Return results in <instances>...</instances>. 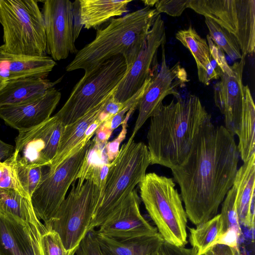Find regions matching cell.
<instances>
[{
	"instance_id": "1",
	"label": "cell",
	"mask_w": 255,
	"mask_h": 255,
	"mask_svg": "<svg viewBox=\"0 0 255 255\" xmlns=\"http://www.w3.org/2000/svg\"><path fill=\"white\" fill-rule=\"evenodd\" d=\"M239 158L234 136L211 120L201 129L185 160L171 169L187 217L194 225L217 215L233 185Z\"/></svg>"
},
{
	"instance_id": "2",
	"label": "cell",
	"mask_w": 255,
	"mask_h": 255,
	"mask_svg": "<svg viewBox=\"0 0 255 255\" xmlns=\"http://www.w3.org/2000/svg\"><path fill=\"white\" fill-rule=\"evenodd\" d=\"M211 120V115L195 95L162 104L150 118L147 146L150 164L171 169L180 165L203 126Z\"/></svg>"
},
{
	"instance_id": "3",
	"label": "cell",
	"mask_w": 255,
	"mask_h": 255,
	"mask_svg": "<svg viewBox=\"0 0 255 255\" xmlns=\"http://www.w3.org/2000/svg\"><path fill=\"white\" fill-rule=\"evenodd\" d=\"M158 14L155 8L145 6L112 19L106 27L97 29L93 41L77 51L66 70L83 69L88 72L119 55L124 57L129 70Z\"/></svg>"
},
{
	"instance_id": "4",
	"label": "cell",
	"mask_w": 255,
	"mask_h": 255,
	"mask_svg": "<svg viewBox=\"0 0 255 255\" xmlns=\"http://www.w3.org/2000/svg\"><path fill=\"white\" fill-rule=\"evenodd\" d=\"M138 185L141 199L164 241L184 247L187 217L173 179L148 173Z\"/></svg>"
},
{
	"instance_id": "5",
	"label": "cell",
	"mask_w": 255,
	"mask_h": 255,
	"mask_svg": "<svg viewBox=\"0 0 255 255\" xmlns=\"http://www.w3.org/2000/svg\"><path fill=\"white\" fill-rule=\"evenodd\" d=\"M0 23L5 52L25 57L45 55V25L37 0H0Z\"/></svg>"
},
{
	"instance_id": "6",
	"label": "cell",
	"mask_w": 255,
	"mask_h": 255,
	"mask_svg": "<svg viewBox=\"0 0 255 255\" xmlns=\"http://www.w3.org/2000/svg\"><path fill=\"white\" fill-rule=\"evenodd\" d=\"M149 164L147 145L129 137L122 145L116 158L110 162L103 195L94 213L90 230L99 227L134 189L145 176Z\"/></svg>"
},
{
	"instance_id": "7",
	"label": "cell",
	"mask_w": 255,
	"mask_h": 255,
	"mask_svg": "<svg viewBox=\"0 0 255 255\" xmlns=\"http://www.w3.org/2000/svg\"><path fill=\"white\" fill-rule=\"evenodd\" d=\"M128 71L124 57L119 55L85 73L55 115L64 126L74 122L113 94Z\"/></svg>"
},
{
	"instance_id": "8",
	"label": "cell",
	"mask_w": 255,
	"mask_h": 255,
	"mask_svg": "<svg viewBox=\"0 0 255 255\" xmlns=\"http://www.w3.org/2000/svg\"><path fill=\"white\" fill-rule=\"evenodd\" d=\"M101 190L91 180L80 186L72 184L71 190L52 220L44 225L59 236L66 250L77 248L90 230L93 216L100 200Z\"/></svg>"
},
{
	"instance_id": "9",
	"label": "cell",
	"mask_w": 255,
	"mask_h": 255,
	"mask_svg": "<svg viewBox=\"0 0 255 255\" xmlns=\"http://www.w3.org/2000/svg\"><path fill=\"white\" fill-rule=\"evenodd\" d=\"M90 140L83 147L74 152L57 167L48 169L31 197L37 218L48 224L54 217L58 209L66 198L70 185L77 180L85 157L92 146Z\"/></svg>"
},
{
	"instance_id": "10",
	"label": "cell",
	"mask_w": 255,
	"mask_h": 255,
	"mask_svg": "<svg viewBox=\"0 0 255 255\" xmlns=\"http://www.w3.org/2000/svg\"><path fill=\"white\" fill-rule=\"evenodd\" d=\"M166 42L164 23L158 14L150 28L136 59L113 93L114 99L125 103L146 84L150 82L158 71L157 52Z\"/></svg>"
},
{
	"instance_id": "11",
	"label": "cell",
	"mask_w": 255,
	"mask_h": 255,
	"mask_svg": "<svg viewBox=\"0 0 255 255\" xmlns=\"http://www.w3.org/2000/svg\"><path fill=\"white\" fill-rule=\"evenodd\" d=\"M63 127L54 115L38 126L19 132L12 156L26 165L49 167L56 155Z\"/></svg>"
},
{
	"instance_id": "12",
	"label": "cell",
	"mask_w": 255,
	"mask_h": 255,
	"mask_svg": "<svg viewBox=\"0 0 255 255\" xmlns=\"http://www.w3.org/2000/svg\"><path fill=\"white\" fill-rule=\"evenodd\" d=\"M187 8L208 18L243 40L255 24V0H189Z\"/></svg>"
},
{
	"instance_id": "13",
	"label": "cell",
	"mask_w": 255,
	"mask_h": 255,
	"mask_svg": "<svg viewBox=\"0 0 255 255\" xmlns=\"http://www.w3.org/2000/svg\"><path fill=\"white\" fill-rule=\"evenodd\" d=\"M46 53L53 60L67 58L77 53L74 39L73 2L69 0L43 1Z\"/></svg>"
},
{
	"instance_id": "14",
	"label": "cell",
	"mask_w": 255,
	"mask_h": 255,
	"mask_svg": "<svg viewBox=\"0 0 255 255\" xmlns=\"http://www.w3.org/2000/svg\"><path fill=\"white\" fill-rule=\"evenodd\" d=\"M161 45V64L148 88L141 98L138 105V115L130 136L134 138L137 131L147 119L155 114L162 101L168 95H173L177 99L180 95L177 91L188 82L187 73L179 62L169 67L166 63L164 45Z\"/></svg>"
},
{
	"instance_id": "15",
	"label": "cell",
	"mask_w": 255,
	"mask_h": 255,
	"mask_svg": "<svg viewBox=\"0 0 255 255\" xmlns=\"http://www.w3.org/2000/svg\"><path fill=\"white\" fill-rule=\"evenodd\" d=\"M140 203V198L134 189L108 215L97 234L122 241L158 233L141 214Z\"/></svg>"
},
{
	"instance_id": "16",
	"label": "cell",
	"mask_w": 255,
	"mask_h": 255,
	"mask_svg": "<svg viewBox=\"0 0 255 255\" xmlns=\"http://www.w3.org/2000/svg\"><path fill=\"white\" fill-rule=\"evenodd\" d=\"M245 57L231 66L233 74L222 71L221 80L214 86V99L216 106L224 116L225 128L234 136L238 135L242 108L243 74Z\"/></svg>"
},
{
	"instance_id": "17",
	"label": "cell",
	"mask_w": 255,
	"mask_h": 255,
	"mask_svg": "<svg viewBox=\"0 0 255 255\" xmlns=\"http://www.w3.org/2000/svg\"><path fill=\"white\" fill-rule=\"evenodd\" d=\"M61 97L59 91L51 88L35 99L0 107V118L18 132L26 131L49 119Z\"/></svg>"
},
{
	"instance_id": "18",
	"label": "cell",
	"mask_w": 255,
	"mask_h": 255,
	"mask_svg": "<svg viewBox=\"0 0 255 255\" xmlns=\"http://www.w3.org/2000/svg\"><path fill=\"white\" fill-rule=\"evenodd\" d=\"M44 233L19 217L0 214V255H43L41 239Z\"/></svg>"
},
{
	"instance_id": "19",
	"label": "cell",
	"mask_w": 255,
	"mask_h": 255,
	"mask_svg": "<svg viewBox=\"0 0 255 255\" xmlns=\"http://www.w3.org/2000/svg\"><path fill=\"white\" fill-rule=\"evenodd\" d=\"M56 62L51 57H25L5 52L0 45V77L6 81L30 76L46 78Z\"/></svg>"
},
{
	"instance_id": "20",
	"label": "cell",
	"mask_w": 255,
	"mask_h": 255,
	"mask_svg": "<svg viewBox=\"0 0 255 255\" xmlns=\"http://www.w3.org/2000/svg\"><path fill=\"white\" fill-rule=\"evenodd\" d=\"M51 82L46 78L30 76L6 81L0 90V107L25 102L38 98L59 82Z\"/></svg>"
},
{
	"instance_id": "21",
	"label": "cell",
	"mask_w": 255,
	"mask_h": 255,
	"mask_svg": "<svg viewBox=\"0 0 255 255\" xmlns=\"http://www.w3.org/2000/svg\"><path fill=\"white\" fill-rule=\"evenodd\" d=\"M106 100L74 122L64 126L56 155L51 165L48 167L49 169H54L70 155L80 149L78 146L82 142L87 128L98 118Z\"/></svg>"
},
{
	"instance_id": "22",
	"label": "cell",
	"mask_w": 255,
	"mask_h": 255,
	"mask_svg": "<svg viewBox=\"0 0 255 255\" xmlns=\"http://www.w3.org/2000/svg\"><path fill=\"white\" fill-rule=\"evenodd\" d=\"M131 1L78 0L81 24L88 29L96 27L127 12L128 5Z\"/></svg>"
},
{
	"instance_id": "23",
	"label": "cell",
	"mask_w": 255,
	"mask_h": 255,
	"mask_svg": "<svg viewBox=\"0 0 255 255\" xmlns=\"http://www.w3.org/2000/svg\"><path fill=\"white\" fill-rule=\"evenodd\" d=\"M97 239L103 255H150L164 241L159 233L122 241L97 234Z\"/></svg>"
},
{
	"instance_id": "24",
	"label": "cell",
	"mask_w": 255,
	"mask_h": 255,
	"mask_svg": "<svg viewBox=\"0 0 255 255\" xmlns=\"http://www.w3.org/2000/svg\"><path fill=\"white\" fill-rule=\"evenodd\" d=\"M233 186L239 221L245 225L249 208L255 204V154L237 170Z\"/></svg>"
},
{
	"instance_id": "25",
	"label": "cell",
	"mask_w": 255,
	"mask_h": 255,
	"mask_svg": "<svg viewBox=\"0 0 255 255\" xmlns=\"http://www.w3.org/2000/svg\"><path fill=\"white\" fill-rule=\"evenodd\" d=\"M237 145L244 162L255 154V106L250 88L244 85L242 108Z\"/></svg>"
},
{
	"instance_id": "26",
	"label": "cell",
	"mask_w": 255,
	"mask_h": 255,
	"mask_svg": "<svg viewBox=\"0 0 255 255\" xmlns=\"http://www.w3.org/2000/svg\"><path fill=\"white\" fill-rule=\"evenodd\" d=\"M0 214L19 217L42 233L47 230L36 215L31 199L14 189L0 188Z\"/></svg>"
},
{
	"instance_id": "27",
	"label": "cell",
	"mask_w": 255,
	"mask_h": 255,
	"mask_svg": "<svg viewBox=\"0 0 255 255\" xmlns=\"http://www.w3.org/2000/svg\"><path fill=\"white\" fill-rule=\"evenodd\" d=\"M5 161L10 168L15 190L31 199L32 194L41 181L44 167L24 165L12 155Z\"/></svg>"
},
{
	"instance_id": "28",
	"label": "cell",
	"mask_w": 255,
	"mask_h": 255,
	"mask_svg": "<svg viewBox=\"0 0 255 255\" xmlns=\"http://www.w3.org/2000/svg\"><path fill=\"white\" fill-rule=\"evenodd\" d=\"M189 242L195 248L198 255H204L216 244L222 234V221L220 214H217L208 221L189 228Z\"/></svg>"
},
{
	"instance_id": "29",
	"label": "cell",
	"mask_w": 255,
	"mask_h": 255,
	"mask_svg": "<svg viewBox=\"0 0 255 255\" xmlns=\"http://www.w3.org/2000/svg\"><path fill=\"white\" fill-rule=\"evenodd\" d=\"M175 38L191 52L195 60L197 67H205L211 58L207 40L200 36L190 25L187 29H180Z\"/></svg>"
},
{
	"instance_id": "30",
	"label": "cell",
	"mask_w": 255,
	"mask_h": 255,
	"mask_svg": "<svg viewBox=\"0 0 255 255\" xmlns=\"http://www.w3.org/2000/svg\"><path fill=\"white\" fill-rule=\"evenodd\" d=\"M209 36L216 45L225 52L233 60L242 57L239 43L236 36L214 21L205 17Z\"/></svg>"
},
{
	"instance_id": "31",
	"label": "cell",
	"mask_w": 255,
	"mask_h": 255,
	"mask_svg": "<svg viewBox=\"0 0 255 255\" xmlns=\"http://www.w3.org/2000/svg\"><path fill=\"white\" fill-rule=\"evenodd\" d=\"M235 197V190L232 186L222 202L220 213L222 221V234L230 229H234L240 237L242 230L236 211Z\"/></svg>"
},
{
	"instance_id": "32",
	"label": "cell",
	"mask_w": 255,
	"mask_h": 255,
	"mask_svg": "<svg viewBox=\"0 0 255 255\" xmlns=\"http://www.w3.org/2000/svg\"><path fill=\"white\" fill-rule=\"evenodd\" d=\"M41 244L43 255H74L77 248L66 250L59 235L51 230H47L42 235Z\"/></svg>"
},
{
	"instance_id": "33",
	"label": "cell",
	"mask_w": 255,
	"mask_h": 255,
	"mask_svg": "<svg viewBox=\"0 0 255 255\" xmlns=\"http://www.w3.org/2000/svg\"><path fill=\"white\" fill-rule=\"evenodd\" d=\"M74 255H103L95 229L90 230L82 239Z\"/></svg>"
},
{
	"instance_id": "34",
	"label": "cell",
	"mask_w": 255,
	"mask_h": 255,
	"mask_svg": "<svg viewBox=\"0 0 255 255\" xmlns=\"http://www.w3.org/2000/svg\"><path fill=\"white\" fill-rule=\"evenodd\" d=\"M135 108L131 109L126 114L122 123V129L118 136L112 141L108 142L105 146V150L109 162L113 161L119 154L120 146L125 140L127 133L128 122Z\"/></svg>"
},
{
	"instance_id": "35",
	"label": "cell",
	"mask_w": 255,
	"mask_h": 255,
	"mask_svg": "<svg viewBox=\"0 0 255 255\" xmlns=\"http://www.w3.org/2000/svg\"><path fill=\"white\" fill-rule=\"evenodd\" d=\"M189 0H158L155 4V9L160 14L165 13L170 16H180L187 8Z\"/></svg>"
},
{
	"instance_id": "36",
	"label": "cell",
	"mask_w": 255,
	"mask_h": 255,
	"mask_svg": "<svg viewBox=\"0 0 255 255\" xmlns=\"http://www.w3.org/2000/svg\"><path fill=\"white\" fill-rule=\"evenodd\" d=\"M199 81L205 85H208L213 80L219 79L222 70L211 57L207 65L197 67Z\"/></svg>"
},
{
	"instance_id": "37",
	"label": "cell",
	"mask_w": 255,
	"mask_h": 255,
	"mask_svg": "<svg viewBox=\"0 0 255 255\" xmlns=\"http://www.w3.org/2000/svg\"><path fill=\"white\" fill-rule=\"evenodd\" d=\"M207 40L211 57L222 71L229 75H233V69L228 64L224 52L216 45L209 34L207 35Z\"/></svg>"
},
{
	"instance_id": "38",
	"label": "cell",
	"mask_w": 255,
	"mask_h": 255,
	"mask_svg": "<svg viewBox=\"0 0 255 255\" xmlns=\"http://www.w3.org/2000/svg\"><path fill=\"white\" fill-rule=\"evenodd\" d=\"M113 94L106 100L98 117L103 123L113 117L122 110L126 105V102L122 103L116 101Z\"/></svg>"
},
{
	"instance_id": "39",
	"label": "cell",
	"mask_w": 255,
	"mask_h": 255,
	"mask_svg": "<svg viewBox=\"0 0 255 255\" xmlns=\"http://www.w3.org/2000/svg\"><path fill=\"white\" fill-rule=\"evenodd\" d=\"M157 253L158 255H198L197 250L194 248L177 246L165 241L161 244Z\"/></svg>"
},
{
	"instance_id": "40",
	"label": "cell",
	"mask_w": 255,
	"mask_h": 255,
	"mask_svg": "<svg viewBox=\"0 0 255 255\" xmlns=\"http://www.w3.org/2000/svg\"><path fill=\"white\" fill-rule=\"evenodd\" d=\"M0 188L15 190L10 168L5 160L0 161Z\"/></svg>"
},
{
	"instance_id": "41",
	"label": "cell",
	"mask_w": 255,
	"mask_h": 255,
	"mask_svg": "<svg viewBox=\"0 0 255 255\" xmlns=\"http://www.w3.org/2000/svg\"><path fill=\"white\" fill-rule=\"evenodd\" d=\"M239 238L235 229H230L221 235L216 245L228 246L239 251L238 247V240Z\"/></svg>"
},
{
	"instance_id": "42",
	"label": "cell",
	"mask_w": 255,
	"mask_h": 255,
	"mask_svg": "<svg viewBox=\"0 0 255 255\" xmlns=\"http://www.w3.org/2000/svg\"><path fill=\"white\" fill-rule=\"evenodd\" d=\"M113 131L111 128L109 120H107L97 129L95 132L96 136L94 139L97 143L106 145L110 138Z\"/></svg>"
},
{
	"instance_id": "43",
	"label": "cell",
	"mask_w": 255,
	"mask_h": 255,
	"mask_svg": "<svg viewBox=\"0 0 255 255\" xmlns=\"http://www.w3.org/2000/svg\"><path fill=\"white\" fill-rule=\"evenodd\" d=\"M239 251L228 246L217 244L211 248L204 255H238Z\"/></svg>"
},
{
	"instance_id": "44",
	"label": "cell",
	"mask_w": 255,
	"mask_h": 255,
	"mask_svg": "<svg viewBox=\"0 0 255 255\" xmlns=\"http://www.w3.org/2000/svg\"><path fill=\"white\" fill-rule=\"evenodd\" d=\"M14 150L13 146L6 143L0 139V161H3L11 156Z\"/></svg>"
},
{
	"instance_id": "45",
	"label": "cell",
	"mask_w": 255,
	"mask_h": 255,
	"mask_svg": "<svg viewBox=\"0 0 255 255\" xmlns=\"http://www.w3.org/2000/svg\"><path fill=\"white\" fill-rule=\"evenodd\" d=\"M103 123L98 118L95 120L87 128L82 139L87 142H88L90 140L91 138L93 136L94 134L95 133V132L98 128Z\"/></svg>"
},
{
	"instance_id": "46",
	"label": "cell",
	"mask_w": 255,
	"mask_h": 255,
	"mask_svg": "<svg viewBox=\"0 0 255 255\" xmlns=\"http://www.w3.org/2000/svg\"><path fill=\"white\" fill-rule=\"evenodd\" d=\"M145 6H153L158 1V0H142V1Z\"/></svg>"
},
{
	"instance_id": "47",
	"label": "cell",
	"mask_w": 255,
	"mask_h": 255,
	"mask_svg": "<svg viewBox=\"0 0 255 255\" xmlns=\"http://www.w3.org/2000/svg\"><path fill=\"white\" fill-rule=\"evenodd\" d=\"M6 80L0 77V90L6 84Z\"/></svg>"
},
{
	"instance_id": "48",
	"label": "cell",
	"mask_w": 255,
	"mask_h": 255,
	"mask_svg": "<svg viewBox=\"0 0 255 255\" xmlns=\"http://www.w3.org/2000/svg\"><path fill=\"white\" fill-rule=\"evenodd\" d=\"M150 255H158L157 253V251L151 254Z\"/></svg>"
},
{
	"instance_id": "49",
	"label": "cell",
	"mask_w": 255,
	"mask_h": 255,
	"mask_svg": "<svg viewBox=\"0 0 255 255\" xmlns=\"http://www.w3.org/2000/svg\"></svg>"
}]
</instances>
